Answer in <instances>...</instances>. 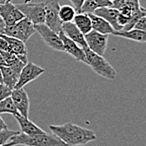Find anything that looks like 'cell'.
Returning a JSON list of instances; mask_svg holds the SVG:
<instances>
[{"mask_svg":"<svg viewBox=\"0 0 146 146\" xmlns=\"http://www.w3.org/2000/svg\"><path fill=\"white\" fill-rule=\"evenodd\" d=\"M0 50L9 51V44L7 41L1 36V34H0Z\"/></svg>","mask_w":146,"mask_h":146,"instance_id":"cell-30","label":"cell"},{"mask_svg":"<svg viewBox=\"0 0 146 146\" xmlns=\"http://www.w3.org/2000/svg\"><path fill=\"white\" fill-rule=\"evenodd\" d=\"M10 142L15 145L25 146H67L54 133H40L28 135L19 133L10 139Z\"/></svg>","mask_w":146,"mask_h":146,"instance_id":"cell-2","label":"cell"},{"mask_svg":"<svg viewBox=\"0 0 146 146\" xmlns=\"http://www.w3.org/2000/svg\"><path fill=\"white\" fill-rule=\"evenodd\" d=\"M5 2H6V0H0V4H2V3H3Z\"/></svg>","mask_w":146,"mask_h":146,"instance_id":"cell-36","label":"cell"},{"mask_svg":"<svg viewBox=\"0 0 146 146\" xmlns=\"http://www.w3.org/2000/svg\"><path fill=\"white\" fill-rule=\"evenodd\" d=\"M50 129L67 146L85 145L97 139L94 132L72 123L61 125H50Z\"/></svg>","mask_w":146,"mask_h":146,"instance_id":"cell-1","label":"cell"},{"mask_svg":"<svg viewBox=\"0 0 146 146\" xmlns=\"http://www.w3.org/2000/svg\"><path fill=\"white\" fill-rule=\"evenodd\" d=\"M135 29H142L144 31H146V15L142 17L137 23L136 25H134Z\"/></svg>","mask_w":146,"mask_h":146,"instance_id":"cell-28","label":"cell"},{"mask_svg":"<svg viewBox=\"0 0 146 146\" xmlns=\"http://www.w3.org/2000/svg\"><path fill=\"white\" fill-rule=\"evenodd\" d=\"M1 36L7 41V43L9 44V51L14 53L23 62L26 64L28 62V57H27L28 50H27L25 42L14 37L8 36L3 34H1Z\"/></svg>","mask_w":146,"mask_h":146,"instance_id":"cell-13","label":"cell"},{"mask_svg":"<svg viewBox=\"0 0 146 146\" xmlns=\"http://www.w3.org/2000/svg\"><path fill=\"white\" fill-rule=\"evenodd\" d=\"M69 1L71 3H72L73 7L76 9V11L77 13H81L82 7V4H83L85 0H69Z\"/></svg>","mask_w":146,"mask_h":146,"instance_id":"cell-29","label":"cell"},{"mask_svg":"<svg viewBox=\"0 0 146 146\" xmlns=\"http://www.w3.org/2000/svg\"><path fill=\"white\" fill-rule=\"evenodd\" d=\"M113 35L118 36V37H123L128 40H130L133 41L139 42V43H146V31H144L142 29H133L124 31H114L113 33Z\"/></svg>","mask_w":146,"mask_h":146,"instance_id":"cell-18","label":"cell"},{"mask_svg":"<svg viewBox=\"0 0 146 146\" xmlns=\"http://www.w3.org/2000/svg\"><path fill=\"white\" fill-rule=\"evenodd\" d=\"M1 113H10L14 116L19 114V112L10 97L0 101V114Z\"/></svg>","mask_w":146,"mask_h":146,"instance_id":"cell-24","label":"cell"},{"mask_svg":"<svg viewBox=\"0 0 146 146\" xmlns=\"http://www.w3.org/2000/svg\"><path fill=\"white\" fill-rule=\"evenodd\" d=\"M83 50L86 55L87 64L98 75L109 80H114L117 77L116 70L103 57V56L92 52L88 47Z\"/></svg>","mask_w":146,"mask_h":146,"instance_id":"cell-3","label":"cell"},{"mask_svg":"<svg viewBox=\"0 0 146 146\" xmlns=\"http://www.w3.org/2000/svg\"><path fill=\"white\" fill-rule=\"evenodd\" d=\"M94 15L100 16L103 18L105 20H107L114 29L115 31H121L122 28L118 26L117 23V19L119 10L116 9L113 7H104V8H100L94 11Z\"/></svg>","mask_w":146,"mask_h":146,"instance_id":"cell-15","label":"cell"},{"mask_svg":"<svg viewBox=\"0 0 146 146\" xmlns=\"http://www.w3.org/2000/svg\"><path fill=\"white\" fill-rule=\"evenodd\" d=\"M5 27V24L3 20V19L0 16V34H3V29Z\"/></svg>","mask_w":146,"mask_h":146,"instance_id":"cell-32","label":"cell"},{"mask_svg":"<svg viewBox=\"0 0 146 146\" xmlns=\"http://www.w3.org/2000/svg\"><path fill=\"white\" fill-rule=\"evenodd\" d=\"M6 1H8V2H12L13 0H6Z\"/></svg>","mask_w":146,"mask_h":146,"instance_id":"cell-37","label":"cell"},{"mask_svg":"<svg viewBox=\"0 0 146 146\" xmlns=\"http://www.w3.org/2000/svg\"><path fill=\"white\" fill-rule=\"evenodd\" d=\"M88 15L92 20V30H95L98 33L104 35H113V33L115 31L113 26L103 18L94 14H88Z\"/></svg>","mask_w":146,"mask_h":146,"instance_id":"cell-17","label":"cell"},{"mask_svg":"<svg viewBox=\"0 0 146 146\" xmlns=\"http://www.w3.org/2000/svg\"><path fill=\"white\" fill-rule=\"evenodd\" d=\"M0 70L3 76V83L13 90L19 81L20 72L8 66H1Z\"/></svg>","mask_w":146,"mask_h":146,"instance_id":"cell-19","label":"cell"},{"mask_svg":"<svg viewBox=\"0 0 146 146\" xmlns=\"http://www.w3.org/2000/svg\"><path fill=\"white\" fill-rule=\"evenodd\" d=\"M146 15V9L145 8H143L142 6H140V8L135 11L134 13H133L132 15L130 16L129 19V22L128 24L123 28L122 30H124V31H127V30H129V29H133L134 27V25H136V23L144 16Z\"/></svg>","mask_w":146,"mask_h":146,"instance_id":"cell-23","label":"cell"},{"mask_svg":"<svg viewBox=\"0 0 146 146\" xmlns=\"http://www.w3.org/2000/svg\"><path fill=\"white\" fill-rule=\"evenodd\" d=\"M108 36L109 35H104L92 30L85 35V40L88 47L92 52L100 56H104L108 46Z\"/></svg>","mask_w":146,"mask_h":146,"instance_id":"cell-9","label":"cell"},{"mask_svg":"<svg viewBox=\"0 0 146 146\" xmlns=\"http://www.w3.org/2000/svg\"><path fill=\"white\" fill-rule=\"evenodd\" d=\"M3 66H6V64H5V62H4V60L3 59V56H2V55L0 53V67Z\"/></svg>","mask_w":146,"mask_h":146,"instance_id":"cell-33","label":"cell"},{"mask_svg":"<svg viewBox=\"0 0 146 146\" xmlns=\"http://www.w3.org/2000/svg\"><path fill=\"white\" fill-rule=\"evenodd\" d=\"M8 129V126H7L4 120L2 118L1 115H0V131L3 130V129Z\"/></svg>","mask_w":146,"mask_h":146,"instance_id":"cell-31","label":"cell"},{"mask_svg":"<svg viewBox=\"0 0 146 146\" xmlns=\"http://www.w3.org/2000/svg\"><path fill=\"white\" fill-rule=\"evenodd\" d=\"M15 5L35 25L44 24V2L31 3L25 1L24 3Z\"/></svg>","mask_w":146,"mask_h":146,"instance_id":"cell-5","label":"cell"},{"mask_svg":"<svg viewBox=\"0 0 146 146\" xmlns=\"http://www.w3.org/2000/svg\"><path fill=\"white\" fill-rule=\"evenodd\" d=\"M10 98L17 108L19 113L21 116L29 117L30 100L28 93L24 88L19 89H13Z\"/></svg>","mask_w":146,"mask_h":146,"instance_id":"cell-11","label":"cell"},{"mask_svg":"<svg viewBox=\"0 0 146 146\" xmlns=\"http://www.w3.org/2000/svg\"><path fill=\"white\" fill-rule=\"evenodd\" d=\"M2 146H15V145L14 144V143L10 142V143H7L6 145H2Z\"/></svg>","mask_w":146,"mask_h":146,"instance_id":"cell-34","label":"cell"},{"mask_svg":"<svg viewBox=\"0 0 146 146\" xmlns=\"http://www.w3.org/2000/svg\"><path fill=\"white\" fill-rule=\"evenodd\" d=\"M45 70L43 67L33 63V62H27L23 69L21 70V72L19 74V81L17 84L15 85L14 89L24 88L28 83L35 81L40 76H41L44 73Z\"/></svg>","mask_w":146,"mask_h":146,"instance_id":"cell-8","label":"cell"},{"mask_svg":"<svg viewBox=\"0 0 146 146\" xmlns=\"http://www.w3.org/2000/svg\"><path fill=\"white\" fill-rule=\"evenodd\" d=\"M76 15V11L72 6H71V5L60 6L59 17L62 23L72 22Z\"/></svg>","mask_w":146,"mask_h":146,"instance_id":"cell-22","label":"cell"},{"mask_svg":"<svg viewBox=\"0 0 146 146\" xmlns=\"http://www.w3.org/2000/svg\"><path fill=\"white\" fill-rule=\"evenodd\" d=\"M112 4L111 0H85L81 13L93 14L96 9L104 7H112Z\"/></svg>","mask_w":146,"mask_h":146,"instance_id":"cell-20","label":"cell"},{"mask_svg":"<svg viewBox=\"0 0 146 146\" xmlns=\"http://www.w3.org/2000/svg\"><path fill=\"white\" fill-rule=\"evenodd\" d=\"M129 19V17H127V16H125V15H122V14H120V13H119L117 19V25H118V26H119V27H121L122 29H123V27L128 24Z\"/></svg>","mask_w":146,"mask_h":146,"instance_id":"cell-27","label":"cell"},{"mask_svg":"<svg viewBox=\"0 0 146 146\" xmlns=\"http://www.w3.org/2000/svg\"><path fill=\"white\" fill-rule=\"evenodd\" d=\"M15 117L19 124V127H20L22 133H24L25 134L35 135V134H40V133H45L41 128H40L35 123H34L32 121H30L29 117L21 116L19 113L15 115Z\"/></svg>","mask_w":146,"mask_h":146,"instance_id":"cell-16","label":"cell"},{"mask_svg":"<svg viewBox=\"0 0 146 146\" xmlns=\"http://www.w3.org/2000/svg\"><path fill=\"white\" fill-rule=\"evenodd\" d=\"M74 24L80 29V31L85 35L90 31L92 30V20L88 14L85 13H77L74 19Z\"/></svg>","mask_w":146,"mask_h":146,"instance_id":"cell-21","label":"cell"},{"mask_svg":"<svg viewBox=\"0 0 146 146\" xmlns=\"http://www.w3.org/2000/svg\"><path fill=\"white\" fill-rule=\"evenodd\" d=\"M60 3L58 0H46L44 2V25L56 33L62 29V22L59 17Z\"/></svg>","mask_w":146,"mask_h":146,"instance_id":"cell-6","label":"cell"},{"mask_svg":"<svg viewBox=\"0 0 146 146\" xmlns=\"http://www.w3.org/2000/svg\"><path fill=\"white\" fill-rule=\"evenodd\" d=\"M19 132L11 130L9 129H5L0 131V146L4 145L8 143V141L16 134H18Z\"/></svg>","mask_w":146,"mask_h":146,"instance_id":"cell-25","label":"cell"},{"mask_svg":"<svg viewBox=\"0 0 146 146\" xmlns=\"http://www.w3.org/2000/svg\"><path fill=\"white\" fill-rule=\"evenodd\" d=\"M60 38L63 43L64 46V51L67 54L71 55L73 58H75L78 61H82L85 64H87V59L86 55L84 52V50L76 42H74L71 39H69L61 30L59 33Z\"/></svg>","mask_w":146,"mask_h":146,"instance_id":"cell-12","label":"cell"},{"mask_svg":"<svg viewBox=\"0 0 146 146\" xmlns=\"http://www.w3.org/2000/svg\"><path fill=\"white\" fill-rule=\"evenodd\" d=\"M11 93H12V89H10L3 83L0 84V101L10 97Z\"/></svg>","mask_w":146,"mask_h":146,"instance_id":"cell-26","label":"cell"},{"mask_svg":"<svg viewBox=\"0 0 146 146\" xmlns=\"http://www.w3.org/2000/svg\"><path fill=\"white\" fill-rule=\"evenodd\" d=\"M35 25L27 18H24L12 25H5L3 35L19 39L24 42L28 41L29 38L35 34Z\"/></svg>","mask_w":146,"mask_h":146,"instance_id":"cell-4","label":"cell"},{"mask_svg":"<svg viewBox=\"0 0 146 146\" xmlns=\"http://www.w3.org/2000/svg\"><path fill=\"white\" fill-rule=\"evenodd\" d=\"M111 1H113V0H111Z\"/></svg>","mask_w":146,"mask_h":146,"instance_id":"cell-38","label":"cell"},{"mask_svg":"<svg viewBox=\"0 0 146 146\" xmlns=\"http://www.w3.org/2000/svg\"><path fill=\"white\" fill-rule=\"evenodd\" d=\"M35 31L40 35L44 43L50 48L56 51H64L63 43L60 38L58 33L55 32L44 24L35 25Z\"/></svg>","mask_w":146,"mask_h":146,"instance_id":"cell-7","label":"cell"},{"mask_svg":"<svg viewBox=\"0 0 146 146\" xmlns=\"http://www.w3.org/2000/svg\"><path fill=\"white\" fill-rule=\"evenodd\" d=\"M3 83V76H2V72H1V70H0V84Z\"/></svg>","mask_w":146,"mask_h":146,"instance_id":"cell-35","label":"cell"},{"mask_svg":"<svg viewBox=\"0 0 146 146\" xmlns=\"http://www.w3.org/2000/svg\"><path fill=\"white\" fill-rule=\"evenodd\" d=\"M0 16L5 25H15L25 18L24 14L16 7V5L12 3V2L8 1L0 4Z\"/></svg>","mask_w":146,"mask_h":146,"instance_id":"cell-10","label":"cell"},{"mask_svg":"<svg viewBox=\"0 0 146 146\" xmlns=\"http://www.w3.org/2000/svg\"><path fill=\"white\" fill-rule=\"evenodd\" d=\"M62 31L63 33L74 42H76L77 44H79L82 49L88 47V44L85 40V35L80 31L76 25L72 22L68 23H63L62 24Z\"/></svg>","mask_w":146,"mask_h":146,"instance_id":"cell-14","label":"cell"}]
</instances>
